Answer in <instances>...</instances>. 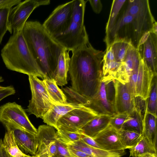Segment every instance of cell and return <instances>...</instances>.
Masks as SVG:
<instances>
[{
  "mask_svg": "<svg viewBox=\"0 0 157 157\" xmlns=\"http://www.w3.org/2000/svg\"><path fill=\"white\" fill-rule=\"evenodd\" d=\"M70 58L68 51L63 48L59 58L54 78L58 86H63L67 83Z\"/></svg>",
  "mask_w": 157,
  "mask_h": 157,
  "instance_id": "22",
  "label": "cell"
},
{
  "mask_svg": "<svg viewBox=\"0 0 157 157\" xmlns=\"http://www.w3.org/2000/svg\"><path fill=\"white\" fill-rule=\"evenodd\" d=\"M93 139L103 150L122 155L124 153L125 149L120 142L118 131L110 124Z\"/></svg>",
  "mask_w": 157,
  "mask_h": 157,
  "instance_id": "17",
  "label": "cell"
},
{
  "mask_svg": "<svg viewBox=\"0 0 157 157\" xmlns=\"http://www.w3.org/2000/svg\"><path fill=\"white\" fill-rule=\"evenodd\" d=\"M50 3L49 0H26L11 8L8 17V31L12 34L22 30L27 19L36 8Z\"/></svg>",
  "mask_w": 157,
  "mask_h": 157,
  "instance_id": "8",
  "label": "cell"
},
{
  "mask_svg": "<svg viewBox=\"0 0 157 157\" xmlns=\"http://www.w3.org/2000/svg\"><path fill=\"white\" fill-rule=\"evenodd\" d=\"M28 76L32 97L29 101L27 111L30 114H33L37 118L42 119L54 104L43 81L36 76Z\"/></svg>",
  "mask_w": 157,
  "mask_h": 157,
  "instance_id": "6",
  "label": "cell"
},
{
  "mask_svg": "<svg viewBox=\"0 0 157 157\" xmlns=\"http://www.w3.org/2000/svg\"><path fill=\"white\" fill-rule=\"evenodd\" d=\"M74 0L59 5L52 12L42 25L53 38L60 34L71 23Z\"/></svg>",
  "mask_w": 157,
  "mask_h": 157,
  "instance_id": "10",
  "label": "cell"
},
{
  "mask_svg": "<svg viewBox=\"0 0 157 157\" xmlns=\"http://www.w3.org/2000/svg\"><path fill=\"white\" fill-rule=\"evenodd\" d=\"M129 149L130 157H138L140 155L148 153L157 155V148L147 138L143 136L135 146Z\"/></svg>",
  "mask_w": 157,
  "mask_h": 157,
  "instance_id": "28",
  "label": "cell"
},
{
  "mask_svg": "<svg viewBox=\"0 0 157 157\" xmlns=\"http://www.w3.org/2000/svg\"><path fill=\"white\" fill-rule=\"evenodd\" d=\"M22 30L13 33L2 49L3 62L9 70L43 79L44 75L29 51Z\"/></svg>",
  "mask_w": 157,
  "mask_h": 157,
  "instance_id": "3",
  "label": "cell"
},
{
  "mask_svg": "<svg viewBox=\"0 0 157 157\" xmlns=\"http://www.w3.org/2000/svg\"><path fill=\"white\" fill-rule=\"evenodd\" d=\"M63 90L70 98L71 100L69 102L85 106L89 104V100L77 92L71 87H66L63 88Z\"/></svg>",
  "mask_w": 157,
  "mask_h": 157,
  "instance_id": "34",
  "label": "cell"
},
{
  "mask_svg": "<svg viewBox=\"0 0 157 157\" xmlns=\"http://www.w3.org/2000/svg\"><path fill=\"white\" fill-rule=\"evenodd\" d=\"M4 81V79L2 76H0V83ZM6 87L2 86H0V90L5 88Z\"/></svg>",
  "mask_w": 157,
  "mask_h": 157,
  "instance_id": "45",
  "label": "cell"
},
{
  "mask_svg": "<svg viewBox=\"0 0 157 157\" xmlns=\"http://www.w3.org/2000/svg\"><path fill=\"white\" fill-rule=\"evenodd\" d=\"M129 118L123 124L121 129L132 131L142 135L143 129V118L140 108H135L128 114Z\"/></svg>",
  "mask_w": 157,
  "mask_h": 157,
  "instance_id": "25",
  "label": "cell"
},
{
  "mask_svg": "<svg viewBox=\"0 0 157 157\" xmlns=\"http://www.w3.org/2000/svg\"><path fill=\"white\" fill-rule=\"evenodd\" d=\"M53 127L48 125L39 126L36 137L35 157H54L57 149L56 132Z\"/></svg>",
  "mask_w": 157,
  "mask_h": 157,
  "instance_id": "13",
  "label": "cell"
},
{
  "mask_svg": "<svg viewBox=\"0 0 157 157\" xmlns=\"http://www.w3.org/2000/svg\"><path fill=\"white\" fill-rule=\"evenodd\" d=\"M131 44L128 41L119 40L114 41L111 45L110 46L116 62L120 63L123 62L127 50Z\"/></svg>",
  "mask_w": 157,
  "mask_h": 157,
  "instance_id": "32",
  "label": "cell"
},
{
  "mask_svg": "<svg viewBox=\"0 0 157 157\" xmlns=\"http://www.w3.org/2000/svg\"><path fill=\"white\" fill-rule=\"evenodd\" d=\"M157 75H154L148 98L145 100V109L147 112L157 117Z\"/></svg>",
  "mask_w": 157,
  "mask_h": 157,
  "instance_id": "30",
  "label": "cell"
},
{
  "mask_svg": "<svg viewBox=\"0 0 157 157\" xmlns=\"http://www.w3.org/2000/svg\"><path fill=\"white\" fill-rule=\"evenodd\" d=\"M22 32L29 51L44 78L54 79L59 58L64 48L37 21H27Z\"/></svg>",
  "mask_w": 157,
  "mask_h": 157,
  "instance_id": "2",
  "label": "cell"
},
{
  "mask_svg": "<svg viewBox=\"0 0 157 157\" xmlns=\"http://www.w3.org/2000/svg\"><path fill=\"white\" fill-rule=\"evenodd\" d=\"M6 130L2 143L7 151L12 157H35L23 153L18 147L11 131Z\"/></svg>",
  "mask_w": 157,
  "mask_h": 157,
  "instance_id": "27",
  "label": "cell"
},
{
  "mask_svg": "<svg viewBox=\"0 0 157 157\" xmlns=\"http://www.w3.org/2000/svg\"><path fill=\"white\" fill-rule=\"evenodd\" d=\"M21 2V0H0V9L11 8Z\"/></svg>",
  "mask_w": 157,
  "mask_h": 157,
  "instance_id": "40",
  "label": "cell"
},
{
  "mask_svg": "<svg viewBox=\"0 0 157 157\" xmlns=\"http://www.w3.org/2000/svg\"><path fill=\"white\" fill-rule=\"evenodd\" d=\"M80 140L90 146L103 149L94 139L84 134H81Z\"/></svg>",
  "mask_w": 157,
  "mask_h": 157,
  "instance_id": "39",
  "label": "cell"
},
{
  "mask_svg": "<svg viewBox=\"0 0 157 157\" xmlns=\"http://www.w3.org/2000/svg\"><path fill=\"white\" fill-rule=\"evenodd\" d=\"M140 34L138 25L132 16L122 9L116 23L106 33L104 41L108 47L115 41L124 40L130 42L137 49L141 38Z\"/></svg>",
  "mask_w": 157,
  "mask_h": 157,
  "instance_id": "5",
  "label": "cell"
},
{
  "mask_svg": "<svg viewBox=\"0 0 157 157\" xmlns=\"http://www.w3.org/2000/svg\"><path fill=\"white\" fill-rule=\"evenodd\" d=\"M72 52L68 71L71 87L89 100L100 85L105 51L96 49L89 40Z\"/></svg>",
  "mask_w": 157,
  "mask_h": 157,
  "instance_id": "1",
  "label": "cell"
},
{
  "mask_svg": "<svg viewBox=\"0 0 157 157\" xmlns=\"http://www.w3.org/2000/svg\"><path fill=\"white\" fill-rule=\"evenodd\" d=\"M142 136L147 138L157 148V117L145 110L143 117V129Z\"/></svg>",
  "mask_w": 157,
  "mask_h": 157,
  "instance_id": "24",
  "label": "cell"
},
{
  "mask_svg": "<svg viewBox=\"0 0 157 157\" xmlns=\"http://www.w3.org/2000/svg\"><path fill=\"white\" fill-rule=\"evenodd\" d=\"M138 157H157V155L156 154L148 153L140 155Z\"/></svg>",
  "mask_w": 157,
  "mask_h": 157,
  "instance_id": "44",
  "label": "cell"
},
{
  "mask_svg": "<svg viewBox=\"0 0 157 157\" xmlns=\"http://www.w3.org/2000/svg\"><path fill=\"white\" fill-rule=\"evenodd\" d=\"M154 75L141 59L135 84V97H140L144 101L148 98Z\"/></svg>",
  "mask_w": 157,
  "mask_h": 157,
  "instance_id": "18",
  "label": "cell"
},
{
  "mask_svg": "<svg viewBox=\"0 0 157 157\" xmlns=\"http://www.w3.org/2000/svg\"><path fill=\"white\" fill-rule=\"evenodd\" d=\"M0 157H12L7 152L2 143L0 139Z\"/></svg>",
  "mask_w": 157,
  "mask_h": 157,
  "instance_id": "43",
  "label": "cell"
},
{
  "mask_svg": "<svg viewBox=\"0 0 157 157\" xmlns=\"http://www.w3.org/2000/svg\"><path fill=\"white\" fill-rule=\"evenodd\" d=\"M42 81L54 104H64L68 102L66 96L58 87L54 79L44 78Z\"/></svg>",
  "mask_w": 157,
  "mask_h": 157,
  "instance_id": "26",
  "label": "cell"
},
{
  "mask_svg": "<svg viewBox=\"0 0 157 157\" xmlns=\"http://www.w3.org/2000/svg\"><path fill=\"white\" fill-rule=\"evenodd\" d=\"M0 122L12 123L36 135L37 129L31 123L24 109L15 102L0 106Z\"/></svg>",
  "mask_w": 157,
  "mask_h": 157,
  "instance_id": "12",
  "label": "cell"
},
{
  "mask_svg": "<svg viewBox=\"0 0 157 157\" xmlns=\"http://www.w3.org/2000/svg\"><path fill=\"white\" fill-rule=\"evenodd\" d=\"M126 0H114L112 3L109 16L106 24L105 33L112 29L118 18Z\"/></svg>",
  "mask_w": 157,
  "mask_h": 157,
  "instance_id": "31",
  "label": "cell"
},
{
  "mask_svg": "<svg viewBox=\"0 0 157 157\" xmlns=\"http://www.w3.org/2000/svg\"><path fill=\"white\" fill-rule=\"evenodd\" d=\"M67 146L70 157H93L83 151Z\"/></svg>",
  "mask_w": 157,
  "mask_h": 157,
  "instance_id": "41",
  "label": "cell"
},
{
  "mask_svg": "<svg viewBox=\"0 0 157 157\" xmlns=\"http://www.w3.org/2000/svg\"><path fill=\"white\" fill-rule=\"evenodd\" d=\"M114 80L101 81L98 90L94 96L89 100L86 107L96 111L98 114H117L114 107L115 89Z\"/></svg>",
  "mask_w": 157,
  "mask_h": 157,
  "instance_id": "7",
  "label": "cell"
},
{
  "mask_svg": "<svg viewBox=\"0 0 157 157\" xmlns=\"http://www.w3.org/2000/svg\"><path fill=\"white\" fill-rule=\"evenodd\" d=\"M115 89L114 107L117 114L128 115L135 108L134 94L128 83L114 80Z\"/></svg>",
  "mask_w": 157,
  "mask_h": 157,
  "instance_id": "15",
  "label": "cell"
},
{
  "mask_svg": "<svg viewBox=\"0 0 157 157\" xmlns=\"http://www.w3.org/2000/svg\"><path fill=\"white\" fill-rule=\"evenodd\" d=\"M141 59L137 49L131 44L121 65L122 71L127 78H129L132 73L138 71Z\"/></svg>",
  "mask_w": 157,
  "mask_h": 157,
  "instance_id": "21",
  "label": "cell"
},
{
  "mask_svg": "<svg viewBox=\"0 0 157 157\" xmlns=\"http://www.w3.org/2000/svg\"><path fill=\"white\" fill-rule=\"evenodd\" d=\"M137 49L141 59L154 75H157V34L150 31L141 39Z\"/></svg>",
  "mask_w": 157,
  "mask_h": 157,
  "instance_id": "14",
  "label": "cell"
},
{
  "mask_svg": "<svg viewBox=\"0 0 157 157\" xmlns=\"http://www.w3.org/2000/svg\"><path fill=\"white\" fill-rule=\"evenodd\" d=\"M67 145L73 149L83 151L93 157H121L122 155L118 153L90 146L81 140Z\"/></svg>",
  "mask_w": 157,
  "mask_h": 157,
  "instance_id": "23",
  "label": "cell"
},
{
  "mask_svg": "<svg viewBox=\"0 0 157 157\" xmlns=\"http://www.w3.org/2000/svg\"><path fill=\"white\" fill-rule=\"evenodd\" d=\"M125 5L122 10L125 13L132 16L142 36L148 32H151L157 22L151 13L148 0H127Z\"/></svg>",
  "mask_w": 157,
  "mask_h": 157,
  "instance_id": "9",
  "label": "cell"
},
{
  "mask_svg": "<svg viewBox=\"0 0 157 157\" xmlns=\"http://www.w3.org/2000/svg\"><path fill=\"white\" fill-rule=\"evenodd\" d=\"M129 118L126 114H117L113 116L109 124L118 131L121 130L124 122Z\"/></svg>",
  "mask_w": 157,
  "mask_h": 157,
  "instance_id": "36",
  "label": "cell"
},
{
  "mask_svg": "<svg viewBox=\"0 0 157 157\" xmlns=\"http://www.w3.org/2000/svg\"><path fill=\"white\" fill-rule=\"evenodd\" d=\"M56 153L54 157H70L67 145L56 139Z\"/></svg>",
  "mask_w": 157,
  "mask_h": 157,
  "instance_id": "37",
  "label": "cell"
},
{
  "mask_svg": "<svg viewBox=\"0 0 157 157\" xmlns=\"http://www.w3.org/2000/svg\"><path fill=\"white\" fill-rule=\"evenodd\" d=\"M10 8L0 9V44L3 38L8 31L7 19L9 13Z\"/></svg>",
  "mask_w": 157,
  "mask_h": 157,
  "instance_id": "35",
  "label": "cell"
},
{
  "mask_svg": "<svg viewBox=\"0 0 157 157\" xmlns=\"http://www.w3.org/2000/svg\"><path fill=\"white\" fill-rule=\"evenodd\" d=\"M82 106L71 102L54 104L44 115L42 119L47 125L52 126L56 129L57 123L60 118L71 110Z\"/></svg>",
  "mask_w": 157,
  "mask_h": 157,
  "instance_id": "19",
  "label": "cell"
},
{
  "mask_svg": "<svg viewBox=\"0 0 157 157\" xmlns=\"http://www.w3.org/2000/svg\"><path fill=\"white\" fill-rule=\"evenodd\" d=\"M16 92L12 86L6 87L4 89L0 90V101L8 96L14 94Z\"/></svg>",
  "mask_w": 157,
  "mask_h": 157,
  "instance_id": "38",
  "label": "cell"
},
{
  "mask_svg": "<svg viewBox=\"0 0 157 157\" xmlns=\"http://www.w3.org/2000/svg\"><path fill=\"white\" fill-rule=\"evenodd\" d=\"M112 117L99 114L85 124L81 129L80 133L94 139L109 124Z\"/></svg>",
  "mask_w": 157,
  "mask_h": 157,
  "instance_id": "20",
  "label": "cell"
},
{
  "mask_svg": "<svg viewBox=\"0 0 157 157\" xmlns=\"http://www.w3.org/2000/svg\"><path fill=\"white\" fill-rule=\"evenodd\" d=\"M118 133L120 142L124 149L135 146L142 137V135L128 130L121 129Z\"/></svg>",
  "mask_w": 157,
  "mask_h": 157,
  "instance_id": "29",
  "label": "cell"
},
{
  "mask_svg": "<svg viewBox=\"0 0 157 157\" xmlns=\"http://www.w3.org/2000/svg\"><path fill=\"white\" fill-rule=\"evenodd\" d=\"M87 1L74 0L69 26L63 33L53 38L68 52L74 50L89 40L84 24L86 4Z\"/></svg>",
  "mask_w": 157,
  "mask_h": 157,
  "instance_id": "4",
  "label": "cell"
},
{
  "mask_svg": "<svg viewBox=\"0 0 157 157\" xmlns=\"http://www.w3.org/2000/svg\"><path fill=\"white\" fill-rule=\"evenodd\" d=\"M2 123L6 129L11 131L20 150L26 155L30 154L35 156L36 153V135L12 123L4 122Z\"/></svg>",
  "mask_w": 157,
  "mask_h": 157,
  "instance_id": "16",
  "label": "cell"
},
{
  "mask_svg": "<svg viewBox=\"0 0 157 157\" xmlns=\"http://www.w3.org/2000/svg\"><path fill=\"white\" fill-rule=\"evenodd\" d=\"M98 115L94 110L83 105L71 110L60 118L57 123L56 130L80 133L82 128Z\"/></svg>",
  "mask_w": 157,
  "mask_h": 157,
  "instance_id": "11",
  "label": "cell"
},
{
  "mask_svg": "<svg viewBox=\"0 0 157 157\" xmlns=\"http://www.w3.org/2000/svg\"><path fill=\"white\" fill-rule=\"evenodd\" d=\"M81 133L62 130H57L56 132V139L67 145L81 139Z\"/></svg>",
  "mask_w": 157,
  "mask_h": 157,
  "instance_id": "33",
  "label": "cell"
},
{
  "mask_svg": "<svg viewBox=\"0 0 157 157\" xmlns=\"http://www.w3.org/2000/svg\"><path fill=\"white\" fill-rule=\"evenodd\" d=\"M93 11L96 13H100L102 8V5L100 0H89L88 1Z\"/></svg>",
  "mask_w": 157,
  "mask_h": 157,
  "instance_id": "42",
  "label": "cell"
}]
</instances>
